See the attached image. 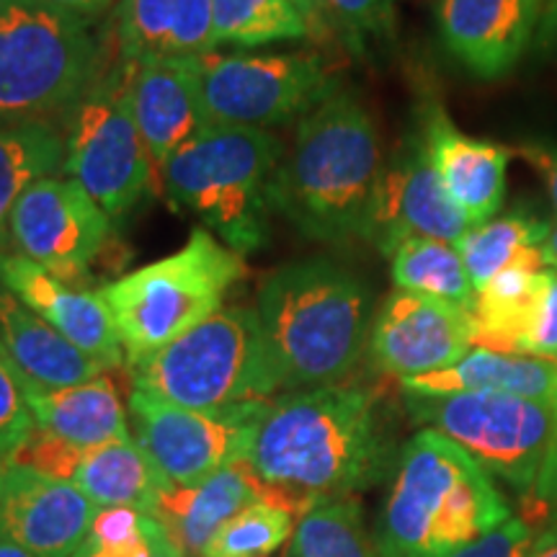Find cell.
Instances as JSON below:
<instances>
[{"mask_svg":"<svg viewBox=\"0 0 557 557\" xmlns=\"http://www.w3.org/2000/svg\"><path fill=\"white\" fill-rule=\"evenodd\" d=\"M521 519L537 532L557 534V438L532 487L521 493Z\"/></svg>","mask_w":557,"mask_h":557,"instance_id":"74e56055","label":"cell"},{"mask_svg":"<svg viewBox=\"0 0 557 557\" xmlns=\"http://www.w3.org/2000/svg\"><path fill=\"white\" fill-rule=\"evenodd\" d=\"M537 47L549 58H557V0L542 3L537 24Z\"/></svg>","mask_w":557,"mask_h":557,"instance_id":"7bdbcfd3","label":"cell"},{"mask_svg":"<svg viewBox=\"0 0 557 557\" xmlns=\"http://www.w3.org/2000/svg\"><path fill=\"white\" fill-rule=\"evenodd\" d=\"M547 233V222L527 212H511L506 218L472 227L457 243V250L475 292L511 267L547 269L545 248H542Z\"/></svg>","mask_w":557,"mask_h":557,"instance_id":"f1b7e54d","label":"cell"},{"mask_svg":"<svg viewBox=\"0 0 557 557\" xmlns=\"http://www.w3.org/2000/svg\"><path fill=\"white\" fill-rule=\"evenodd\" d=\"M410 416L459 444L487 475L527 493L557 438V406L506 393L406 395Z\"/></svg>","mask_w":557,"mask_h":557,"instance_id":"30bf717a","label":"cell"},{"mask_svg":"<svg viewBox=\"0 0 557 557\" xmlns=\"http://www.w3.org/2000/svg\"><path fill=\"white\" fill-rule=\"evenodd\" d=\"M65 169V135L52 122H0V256L11 246V212L34 181Z\"/></svg>","mask_w":557,"mask_h":557,"instance_id":"83f0119b","label":"cell"},{"mask_svg":"<svg viewBox=\"0 0 557 557\" xmlns=\"http://www.w3.org/2000/svg\"><path fill=\"white\" fill-rule=\"evenodd\" d=\"M246 276V261L207 227L186 246L99 289L120 333L124 361L135 367L222 310L230 287Z\"/></svg>","mask_w":557,"mask_h":557,"instance_id":"8992f818","label":"cell"},{"mask_svg":"<svg viewBox=\"0 0 557 557\" xmlns=\"http://www.w3.org/2000/svg\"><path fill=\"white\" fill-rule=\"evenodd\" d=\"M116 41L129 65L214 52V0H120Z\"/></svg>","mask_w":557,"mask_h":557,"instance_id":"44dd1931","label":"cell"},{"mask_svg":"<svg viewBox=\"0 0 557 557\" xmlns=\"http://www.w3.org/2000/svg\"><path fill=\"white\" fill-rule=\"evenodd\" d=\"M553 269L511 267L475 292L472 348L527 357V341L545 305Z\"/></svg>","mask_w":557,"mask_h":557,"instance_id":"d4e9b609","label":"cell"},{"mask_svg":"<svg viewBox=\"0 0 557 557\" xmlns=\"http://www.w3.org/2000/svg\"><path fill=\"white\" fill-rule=\"evenodd\" d=\"M109 233V214L67 176L34 181L11 212L13 248L73 287L88 284L90 263L107 248Z\"/></svg>","mask_w":557,"mask_h":557,"instance_id":"4fadbf2b","label":"cell"},{"mask_svg":"<svg viewBox=\"0 0 557 557\" xmlns=\"http://www.w3.org/2000/svg\"><path fill=\"white\" fill-rule=\"evenodd\" d=\"M472 351L470 312L444 299L395 289L369 333L374 367L410 380L455 367Z\"/></svg>","mask_w":557,"mask_h":557,"instance_id":"9a60e30c","label":"cell"},{"mask_svg":"<svg viewBox=\"0 0 557 557\" xmlns=\"http://www.w3.org/2000/svg\"><path fill=\"white\" fill-rule=\"evenodd\" d=\"M508 517L506 498L475 459L423 429L403 449L374 542L382 557H449Z\"/></svg>","mask_w":557,"mask_h":557,"instance_id":"277c9868","label":"cell"},{"mask_svg":"<svg viewBox=\"0 0 557 557\" xmlns=\"http://www.w3.org/2000/svg\"><path fill=\"white\" fill-rule=\"evenodd\" d=\"M267 485L246 462L230 465L197 485H169L160 493L156 517L184 557H201L214 534L243 508L263 500Z\"/></svg>","mask_w":557,"mask_h":557,"instance_id":"7402d4cb","label":"cell"},{"mask_svg":"<svg viewBox=\"0 0 557 557\" xmlns=\"http://www.w3.org/2000/svg\"><path fill=\"white\" fill-rule=\"evenodd\" d=\"M32 387L26 374L0 344V472L9 468L21 444L37 429L29 403Z\"/></svg>","mask_w":557,"mask_h":557,"instance_id":"836d02e7","label":"cell"},{"mask_svg":"<svg viewBox=\"0 0 557 557\" xmlns=\"http://www.w3.org/2000/svg\"><path fill=\"white\" fill-rule=\"evenodd\" d=\"M289 557H382L357 496L320 500L299 519Z\"/></svg>","mask_w":557,"mask_h":557,"instance_id":"4dcf8cb0","label":"cell"},{"mask_svg":"<svg viewBox=\"0 0 557 557\" xmlns=\"http://www.w3.org/2000/svg\"><path fill=\"white\" fill-rule=\"evenodd\" d=\"M0 344L26 374V380L41 389L75 387L107 372L99 361L70 344L3 284H0Z\"/></svg>","mask_w":557,"mask_h":557,"instance_id":"603a6c76","label":"cell"},{"mask_svg":"<svg viewBox=\"0 0 557 557\" xmlns=\"http://www.w3.org/2000/svg\"><path fill=\"white\" fill-rule=\"evenodd\" d=\"M537 557H557V537L549 542L547 547H542L540 553H537Z\"/></svg>","mask_w":557,"mask_h":557,"instance_id":"7dc6e473","label":"cell"},{"mask_svg":"<svg viewBox=\"0 0 557 557\" xmlns=\"http://www.w3.org/2000/svg\"><path fill=\"white\" fill-rule=\"evenodd\" d=\"M555 537L557 534L537 532L521 517H508L504 524L449 557H537L540 549L547 547Z\"/></svg>","mask_w":557,"mask_h":557,"instance_id":"8d00e7d4","label":"cell"},{"mask_svg":"<svg viewBox=\"0 0 557 557\" xmlns=\"http://www.w3.org/2000/svg\"><path fill=\"white\" fill-rule=\"evenodd\" d=\"M0 557H37V555L29 553L26 547H21L16 540L9 537V534L0 532Z\"/></svg>","mask_w":557,"mask_h":557,"instance_id":"f6af8a7d","label":"cell"},{"mask_svg":"<svg viewBox=\"0 0 557 557\" xmlns=\"http://www.w3.org/2000/svg\"><path fill=\"white\" fill-rule=\"evenodd\" d=\"M302 37H310L308 24L292 0H214L218 45L261 47Z\"/></svg>","mask_w":557,"mask_h":557,"instance_id":"1f68e13d","label":"cell"},{"mask_svg":"<svg viewBox=\"0 0 557 557\" xmlns=\"http://www.w3.org/2000/svg\"><path fill=\"white\" fill-rule=\"evenodd\" d=\"M0 284L103 369L122 367L124 348L101 292L62 282L18 250L0 256Z\"/></svg>","mask_w":557,"mask_h":557,"instance_id":"e0dca14e","label":"cell"},{"mask_svg":"<svg viewBox=\"0 0 557 557\" xmlns=\"http://www.w3.org/2000/svg\"><path fill=\"white\" fill-rule=\"evenodd\" d=\"M73 485H78L99 508L127 506L152 513L160 493L171 483L137 447L135 438H120L88 449L75 470Z\"/></svg>","mask_w":557,"mask_h":557,"instance_id":"4316f807","label":"cell"},{"mask_svg":"<svg viewBox=\"0 0 557 557\" xmlns=\"http://www.w3.org/2000/svg\"><path fill=\"white\" fill-rule=\"evenodd\" d=\"M197 78L209 124L269 129L325 101L338 88L320 54H199Z\"/></svg>","mask_w":557,"mask_h":557,"instance_id":"8fae6325","label":"cell"},{"mask_svg":"<svg viewBox=\"0 0 557 557\" xmlns=\"http://www.w3.org/2000/svg\"><path fill=\"white\" fill-rule=\"evenodd\" d=\"M284 156L274 132L209 124L163 165L169 205L191 212L227 248L253 253L269 243V186Z\"/></svg>","mask_w":557,"mask_h":557,"instance_id":"5b68a950","label":"cell"},{"mask_svg":"<svg viewBox=\"0 0 557 557\" xmlns=\"http://www.w3.org/2000/svg\"><path fill=\"white\" fill-rule=\"evenodd\" d=\"M511 156L527 160V163L540 173L542 184H545V189L549 194V201H553L557 212V145L527 143L519 145V148H511Z\"/></svg>","mask_w":557,"mask_h":557,"instance_id":"60d3db41","label":"cell"},{"mask_svg":"<svg viewBox=\"0 0 557 557\" xmlns=\"http://www.w3.org/2000/svg\"><path fill=\"white\" fill-rule=\"evenodd\" d=\"M406 395L442 398L459 393H506L557 406V361L472 348L455 367L400 380Z\"/></svg>","mask_w":557,"mask_h":557,"instance_id":"cb8c5ba5","label":"cell"},{"mask_svg":"<svg viewBox=\"0 0 557 557\" xmlns=\"http://www.w3.org/2000/svg\"><path fill=\"white\" fill-rule=\"evenodd\" d=\"M470 230L472 222L438 181L421 137H410L382 165L361 238L389 256L408 238H434L457 246Z\"/></svg>","mask_w":557,"mask_h":557,"instance_id":"5bb4252c","label":"cell"},{"mask_svg":"<svg viewBox=\"0 0 557 557\" xmlns=\"http://www.w3.org/2000/svg\"><path fill=\"white\" fill-rule=\"evenodd\" d=\"M333 32L354 50H364L367 37H393L395 11L393 0H323Z\"/></svg>","mask_w":557,"mask_h":557,"instance_id":"e575fe53","label":"cell"},{"mask_svg":"<svg viewBox=\"0 0 557 557\" xmlns=\"http://www.w3.org/2000/svg\"><path fill=\"white\" fill-rule=\"evenodd\" d=\"M101 62L86 21L47 0H0V122H65Z\"/></svg>","mask_w":557,"mask_h":557,"instance_id":"52a82bcc","label":"cell"},{"mask_svg":"<svg viewBox=\"0 0 557 557\" xmlns=\"http://www.w3.org/2000/svg\"><path fill=\"white\" fill-rule=\"evenodd\" d=\"M129 372L135 389L205 413L269 400L278 389L259 315L248 308L214 312Z\"/></svg>","mask_w":557,"mask_h":557,"instance_id":"ba28073f","label":"cell"},{"mask_svg":"<svg viewBox=\"0 0 557 557\" xmlns=\"http://www.w3.org/2000/svg\"><path fill=\"white\" fill-rule=\"evenodd\" d=\"M261 338L278 389L341 385L372 333V295L329 259L276 269L259 292Z\"/></svg>","mask_w":557,"mask_h":557,"instance_id":"3957f363","label":"cell"},{"mask_svg":"<svg viewBox=\"0 0 557 557\" xmlns=\"http://www.w3.org/2000/svg\"><path fill=\"white\" fill-rule=\"evenodd\" d=\"M73 557H184V553L176 547V542L171 540V534L165 532L163 524L150 513L143 532H137L135 537H129L127 542L107 547L86 545V542H83L81 549Z\"/></svg>","mask_w":557,"mask_h":557,"instance_id":"f35d334b","label":"cell"},{"mask_svg":"<svg viewBox=\"0 0 557 557\" xmlns=\"http://www.w3.org/2000/svg\"><path fill=\"white\" fill-rule=\"evenodd\" d=\"M527 357L557 361V274H553L537 325L527 341Z\"/></svg>","mask_w":557,"mask_h":557,"instance_id":"ab89813d","label":"cell"},{"mask_svg":"<svg viewBox=\"0 0 557 557\" xmlns=\"http://www.w3.org/2000/svg\"><path fill=\"white\" fill-rule=\"evenodd\" d=\"M545 0H438L444 47L472 75L496 81L511 73L537 32Z\"/></svg>","mask_w":557,"mask_h":557,"instance_id":"ac0fdd59","label":"cell"},{"mask_svg":"<svg viewBox=\"0 0 557 557\" xmlns=\"http://www.w3.org/2000/svg\"><path fill=\"white\" fill-rule=\"evenodd\" d=\"M292 3H295V9L302 13L305 24H308L310 37H315L320 41L336 37L329 13H325L323 0H292Z\"/></svg>","mask_w":557,"mask_h":557,"instance_id":"b9f144b4","label":"cell"},{"mask_svg":"<svg viewBox=\"0 0 557 557\" xmlns=\"http://www.w3.org/2000/svg\"><path fill=\"white\" fill-rule=\"evenodd\" d=\"M29 403L39 429L81 449L132 438L120 393L107 372L75 387L41 389L34 385Z\"/></svg>","mask_w":557,"mask_h":557,"instance_id":"484cf974","label":"cell"},{"mask_svg":"<svg viewBox=\"0 0 557 557\" xmlns=\"http://www.w3.org/2000/svg\"><path fill=\"white\" fill-rule=\"evenodd\" d=\"M263 403L218 413L173 406L132 387L129 421L137 447L173 485H197L230 465L246 462Z\"/></svg>","mask_w":557,"mask_h":557,"instance_id":"7c38bea8","label":"cell"},{"mask_svg":"<svg viewBox=\"0 0 557 557\" xmlns=\"http://www.w3.org/2000/svg\"><path fill=\"white\" fill-rule=\"evenodd\" d=\"M545 261H547V269H553L557 274V222L555 225H549V233H547V240H545Z\"/></svg>","mask_w":557,"mask_h":557,"instance_id":"bcb514c9","label":"cell"},{"mask_svg":"<svg viewBox=\"0 0 557 557\" xmlns=\"http://www.w3.org/2000/svg\"><path fill=\"white\" fill-rule=\"evenodd\" d=\"M380 173L374 120L357 96L336 88L299 120L271 178V209L305 238L344 246L364 235Z\"/></svg>","mask_w":557,"mask_h":557,"instance_id":"7a4b0ae2","label":"cell"},{"mask_svg":"<svg viewBox=\"0 0 557 557\" xmlns=\"http://www.w3.org/2000/svg\"><path fill=\"white\" fill-rule=\"evenodd\" d=\"M389 269L398 289L444 299L468 312L472 310L475 287L455 243L408 238L389 253Z\"/></svg>","mask_w":557,"mask_h":557,"instance_id":"f546056e","label":"cell"},{"mask_svg":"<svg viewBox=\"0 0 557 557\" xmlns=\"http://www.w3.org/2000/svg\"><path fill=\"white\" fill-rule=\"evenodd\" d=\"M423 150L438 181L472 227L491 222L506 197V165L511 150L465 135L436 103L423 111Z\"/></svg>","mask_w":557,"mask_h":557,"instance_id":"d6986e66","label":"cell"},{"mask_svg":"<svg viewBox=\"0 0 557 557\" xmlns=\"http://www.w3.org/2000/svg\"><path fill=\"white\" fill-rule=\"evenodd\" d=\"M99 506L78 485L9 465L0 472V532L37 557H73Z\"/></svg>","mask_w":557,"mask_h":557,"instance_id":"2e32d148","label":"cell"},{"mask_svg":"<svg viewBox=\"0 0 557 557\" xmlns=\"http://www.w3.org/2000/svg\"><path fill=\"white\" fill-rule=\"evenodd\" d=\"M132 73L135 65L116 62L99 75L62 122V171L78 181L111 220L124 218L148 194L156 171L132 111Z\"/></svg>","mask_w":557,"mask_h":557,"instance_id":"9c48e42d","label":"cell"},{"mask_svg":"<svg viewBox=\"0 0 557 557\" xmlns=\"http://www.w3.org/2000/svg\"><path fill=\"white\" fill-rule=\"evenodd\" d=\"M387 462L377 398L344 382L269 398L246 455L256 478L310 504L364 491L385 475Z\"/></svg>","mask_w":557,"mask_h":557,"instance_id":"6da1fadb","label":"cell"},{"mask_svg":"<svg viewBox=\"0 0 557 557\" xmlns=\"http://www.w3.org/2000/svg\"><path fill=\"white\" fill-rule=\"evenodd\" d=\"M295 513L287 508L256 500L243 508L214 534L201 557H269L295 537Z\"/></svg>","mask_w":557,"mask_h":557,"instance_id":"d6a6232c","label":"cell"},{"mask_svg":"<svg viewBox=\"0 0 557 557\" xmlns=\"http://www.w3.org/2000/svg\"><path fill=\"white\" fill-rule=\"evenodd\" d=\"M88 449L75 447V444L65 442V438L50 434L45 429H34L29 438L21 444L16 455H13L11 465H18V468L34 470L39 475L54 478V480H67L73 483L75 470H78L83 455Z\"/></svg>","mask_w":557,"mask_h":557,"instance_id":"d590c367","label":"cell"},{"mask_svg":"<svg viewBox=\"0 0 557 557\" xmlns=\"http://www.w3.org/2000/svg\"><path fill=\"white\" fill-rule=\"evenodd\" d=\"M129 99L139 135L160 171L173 152L209 127L199 96L197 58L139 62L132 73Z\"/></svg>","mask_w":557,"mask_h":557,"instance_id":"ffe728a7","label":"cell"},{"mask_svg":"<svg viewBox=\"0 0 557 557\" xmlns=\"http://www.w3.org/2000/svg\"><path fill=\"white\" fill-rule=\"evenodd\" d=\"M50 5H58V9L73 13L86 24H94L96 18H101L103 13L109 11L111 0H47Z\"/></svg>","mask_w":557,"mask_h":557,"instance_id":"ee69618b","label":"cell"}]
</instances>
